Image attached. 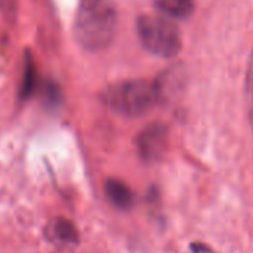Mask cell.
<instances>
[{"instance_id":"1","label":"cell","mask_w":253,"mask_h":253,"mask_svg":"<svg viewBox=\"0 0 253 253\" xmlns=\"http://www.w3.org/2000/svg\"><path fill=\"white\" fill-rule=\"evenodd\" d=\"M118 11L113 0H79L73 20V38L86 52L106 51L115 41Z\"/></svg>"},{"instance_id":"2","label":"cell","mask_w":253,"mask_h":253,"mask_svg":"<svg viewBox=\"0 0 253 253\" xmlns=\"http://www.w3.org/2000/svg\"><path fill=\"white\" fill-rule=\"evenodd\" d=\"M160 97L157 82L148 79H125L109 85L103 98L109 109L125 118H137L148 113Z\"/></svg>"},{"instance_id":"3","label":"cell","mask_w":253,"mask_h":253,"mask_svg":"<svg viewBox=\"0 0 253 253\" xmlns=\"http://www.w3.org/2000/svg\"><path fill=\"white\" fill-rule=\"evenodd\" d=\"M136 32L142 46L155 57L173 58L180 52L179 29L161 15H142L137 20Z\"/></svg>"},{"instance_id":"4","label":"cell","mask_w":253,"mask_h":253,"mask_svg":"<svg viewBox=\"0 0 253 253\" xmlns=\"http://www.w3.org/2000/svg\"><path fill=\"white\" fill-rule=\"evenodd\" d=\"M137 146L140 155L145 160L152 161L160 158L167 146V128L161 124L149 125L140 133L137 139Z\"/></svg>"},{"instance_id":"5","label":"cell","mask_w":253,"mask_h":253,"mask_svg":"<svg viewBox=\"0 0 253 253\" xmlns=\"http://www.w3.org/2000/svg\"><path fill=\"white\" fill-rule=\"evenodd\" d=\"M106 195L109 198V201L121 209V210H128L131 209L133 206V201H134V197H133V192L131 189L126 186L124 182L118 180V179H109L106 182Z\"/></svg>"},{"instance_id":"6","label":"cell","mask_w":253,"mask_h":253,"mask_svg":"<svg viewBox=\"0 0 253 253\" xmlns=\"http://www.w3.org/2000/svg\"><path fill=\"white\" fill-rule=\"evenodd\" d=\"M155 8L166 17L174 20H186L194 14V0H154Z\"/></svg>"},{"instance_id":"7","label":"cell","mask_w":253,"mask_h":253,"mask_svg":"<svg viewBox=\"0 0 253 253\" xmlns=\"http://www.w3.org/2000/svg\"><path fill=\"white\" fill-rule=\"evenodd\" d=\"M52 235L61 243H75L78 238V231L75 225L67 219H55L51 223Z\"/></svg>"},{"instance_id":"8","label":"cell","mask_w":253,"mask_h":253,"mask_svg":"<svg viewBox=\"0 0 253 253\" xmlns=\"http://www.w3.org/2000/svg\"><path fill=\"white\" fill-rule=\"evenodd\" d=\"M36 85V75H35V66L32 64V61L29 60L26 63V72H24V82H23V89H21V95L26 98L29 97Z\"/></svg>"},{"instance_id":"9","label":"cell","mask_w":253,"mask_h":253,"mask_svg":"<svg viewBox=\"0 0 253 253\" xmlns=\"http://www.w3.org/2000/svg\"><path fill=\"white\" fill-rule=\"evenodd\" d=\"M246 95L249 100V118L253 126V55H252V61L247 70V79H246Z\"/></svg>"}]
</instances>
